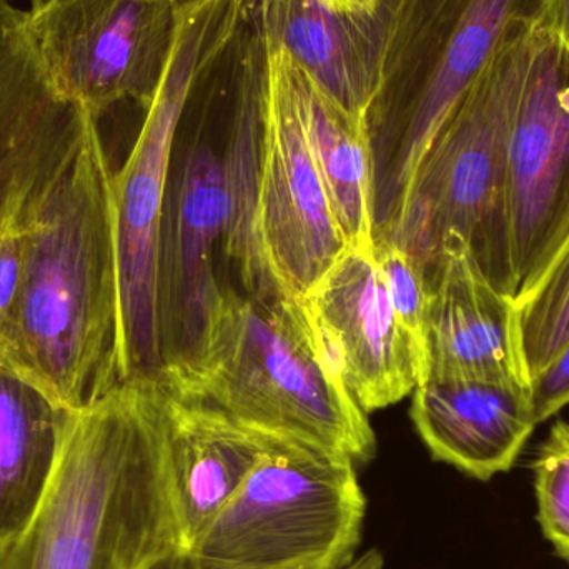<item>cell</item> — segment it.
Returning a JSON list of instances; mask_svg holds the SVG:
<instances>
[{"mask_svg":"<svg viewBox=\"0 0 569 569\" xmlns=\"http://www.w3.org/2000/svg\"><path fill=\"white\" fill-rule=\"evenodd\" d=\"M113 172L99 120L23 226L19 293L0 363L63 410L122 383Z\"/></svg>","mask_w":569,"mask_h":569,"instance_id":"cell-1","label":"cell"},{"mask_svg":"<svg viewBox=\"0 0 569 569\" xmlns=\"http://www.w3.org/2000/svg\"><path fill=\"white\" fill-rule=\"evenodd\" d=\"M26 223L19 219H0V341L6 335L10 313L19 293Z\"/></svg>","mask_w":569,"mask_h":569,"instance_id":"cell-23","label":"cell"},{"mask_svg":"<svg viewBox=\"0 0 569 569\" xmlns=\"http://www.w3.org/2000/svg\"><path fill=\"white\" fill-rule=\"evenodd\" d=\"M166 435L173 517L180 548L187 551L277 440L167 391Z\"/></svg>","mask_w":569,"mask_h":569,"instance_id":"cell-17","label":"cell"},{"mask_svg":"<svg viewBox=\"0 0 569 569\" xmlns=\"http://www.w3.org/2000/svg\"><path fill=\"white\" fill-rule=\"evenodd\" d=\"M343 569H383V557H381L380 551L370 550L363 557L355 558Z\"/></svg>","mask_w":569,"mask_h":569,"instance_id":"cell-28","label":"cell"},{"mask_svg":"<svg viewBox=\"0 0 569 569\" xmlns=\"http://www.w3.org/2000/svg\"><path fill=\"white\" fill-rule=\"evenodd\" d=\"M50 82L26 10L0 0V219L29 220L86 130Z\"/></svg>","mask_w":569,"mask_h":569,"instance_id":"cell-12","label":"cell"},{"mask_svg":"<svg viewBox=\"0 0 569 569\" xmlns=\"http://www.w3.org/2000/svg\"><path fill=\"white\" fill-rule=\"evenodd\" d=\"M410 417L431 457L475 480L507 473L538 427L531 385L425 380Z\"/></svg>","mask_w":569,"mask_h":569,"instance_id":"cell-16","label":"cell"},{"mask_svg":"<svg viewBox=\"0 0 569 569\" xmlns=\"http://www.w3.org/2000/svg\"><path fill=\"white\" fill-rule=\"evenodd\" d=\"M517 303L525 361L533 381L569 347V239L533 290Z\"/></svg>","mask_w":569,"mask_h":569,"instance_id":"cell-20","label":"cell"},{"mask_svg":"<svg viewBox=\"0 0 569 569\" xmlns=\"http://www.w3.org/2000/svg\"><path fill=\"white\" fill-rule=\"evenodd\" d=\"M345 12L371 13L383 3V0H331Z\"/></svg>","mask_w":569,"mask_h":569,"instance_id":"cell-27","label":"cell"},{"mask_svg":"<svg viewBox=\"0 0 569 569\" xmlns=\"http://www.w3.org/2000/svg\"><path fill=\"white\" fill-rule=\"evenodd\" d=\"M301 303L365 413L398 403L423 383V350L391 305L375 249L348 247Z\"/></svg>","mask_w":569,"mask_h":569,"instance_id":"cell-11","label":"cell"},{"mask_svg":"<svg viewBox=\"0 0 569 569\" xmlns=\"http://www.w3.org/2000/svg\"><path fill=\"white\" fill-rule=\"evenodd\" d=\"M30 2V37L63 99L96 120L122 102L152 103L182 0Z\"/></svg>","mask_w":569,"mask_h":569,"instance_id":"cell-8","label":"cell"},{"mask_svg":"<svg viewBox=\"0 0 569 569\" xmlns=\"http://www.w3.org/2000/svg\"><path fill=\"white\" fill-rule=\"evenodd\" d=\"M537 23L517 27L431 142L387 229L425 270L447 237L471 247L495 287L517 300L507 219L508 147Z\"/></svg>","mask_w":569,"mask_h":569,"instance_id":"cell-4","label":"cell"},{"mask_svg":"<svg viewBox=\"0 0 569 569\" xmlns=\"http://www.w3.org/2000/svg\"><path fill=\"white\" fill-rule=\"evenodd\" d=\"M357 468L277 440L183 553L196 569H343L357 558L367 517Z\"/></svg>","mask_w":569,"mask_h":569,"instance_id":"cell-7","label":"cell"},{"mask_svg":"<svg viewBox=\"0 0 569 569\" xmlns=\"http://www.w3.org/2000/svg\"><path fill=\"white\" fill-rule=\"evenodd\" d=\"M177 550L166 390L139 378L69 411L49 483L0 569H146Z\"/></svg>","mask_w":569,"mask_h":569,"instance_id":"cell-2","label":"cell"},{"mask_svg":"<svg viewBox=\"0 0 569 569\" xmlns=\"http://www.w3.org/2000/svg\"><path fill=\"white\" fill-rule=\"evenodd\" d=\"M401 0H383L371 13L345 12L331 0H256L266 46L337 100L368 117L383 77Z\"/></svg>","mask_w":569,"mask_h":569,"instance_id":"cell-14","label":"cell"},{"mask_svg":"<svg viewBox=\"0 0 569 569\" xmlns=\"http://www.w3.org/2000/svg\"><path fill=\"white\" fill-rule=\"evenodd\" d=\"M538 425L550 420L569 405V347L547 370L531 381Z\"/></svg>","mask_w":569,"mask_h":569,"instance_id":"cell-24","label":"cell"},{"mask_svg":"<svg viewBox=\"0 0 569 569\" xmlns=\"http://www.w3.org/2000/svg\"><path fill=\"white\" fill-rule=\"evenodd\" d=\"M545 0H401L377 99L375 233L390 226L437 133L501 43L538 22Z\"/></svg>","mask_w":569,"mask_h":569,"instance_id":"cell-6","label":"cell"},{"mask_svg":"<svg viewBox=\"0 0 569 569\" xmlns=\"http://www.w3.org/2000/svg\"><path fill=\"white\" fill-rule=\"evenodd\" d=\"M67 415L0 363V553L19 537L42 498Z\"/></svg>","mask_w":569,"mask_h":569,"instance_id":"cell-19","label":"cell"},{"mask_svg":"<svg viewBox=\"0 0 569 569\" xmlns=\"http://www.w3.org/2000/svg\"><path fill=\"white\" fill-rule=\"evenodd\" d=\"M229 189L223 153L197 142L170 187L162 256V331L166 363L189 350L222 283L216 253L226 237ZM166 367V365H163Z\"/></svg>","mask_w":569,"mask_h":569,"instance_id":"cell-15","label":"cell"},{"mask_svg":"<svg viewBox=\"0 0 569 569\" xmlns=\"http://www.w3.org/2000/svg\"><path fill=\"white\" fill-rule=\"evenodd\" d=\"M239 0H182L172 50L123 166L113 172L122 380H157L166 365L162 256L180 123L200 80L232 40Z\"/></svg>","mask_w":569,"mask_h":569,"instance_id":"cell-5","label":"cell"},{"mask_svg":"<svg viewBox=\"0 0 569 569\" xmlns=\"http://www.w3.org/2000/svg\"><path fill=\"white\" fill-rule=\"evenodd\" d=\"M146 569H196L190 558L183 551H170V553L163 555L159 560L153 561Z\"/></svg>","mask_w":569,"mask_h":569,"instance_id":"cell-26","label":"cell"},{"mask_svg":"<svg viewBox=\"0 0 569 569\" xmlns=\"http://www.w3.org/2000/svg\"><path fill=\"white\" fill-rule=\"evenodd\" d=\"M375 259L383 276L388 297L408 333L425 353L427 330L428 280L427 270L397 243L375 239ZM427 361V355H425Z\"/></svg>","mask_w":569,"mask_h":569,"instance_id":"cell-22","label":"cell"},{"mask_svg":"<svg viewBox=\"0 0 569 569\" xmlns=\"http://www.w3.org/2000/svg\"><path fill=\"white\" fill-rule=\"evenodd\" d=\"M425 380L531 385L513 297L495 287L467 240H443L427 269Z\"/></svg>","mask_w":569,"mask_h":569,"instance_id":"cell-13","label":"cell"},{"mask_svg":"<svg viewBox=\"0 0 569 569\" xmlns=\"http://www.w3.org/2000/svg\"><path fill=\"white\" fill-rule=\"evenodd\" d=\"M293 69L305 132L338 229L348 247L373 250L375 156L368 117L348 112Z\"/></svg>","mask_w":569,"mask_h":569,"instance_id":"cell-18","label":"cell"},{"mask_svg":"<svg viewBox=\"0 0 569 569\" xmlns=\"http://www.w3.org/2000/svg\"><path fill=\"white\" fill-rule=\"evenodd\" d=\"M538 27L569 50V0H545Z\"/></svg>","mask_w":569,"mask_h":569,"instance_id":"cell-25","label":"cell"},{"mask_svg":"<svg viewBox=\"0 0 569 569\" xmlns=\"http://www.w3.org/2000/svg\"><path fill=\"white\" fill-rule=\"evenodd\" d=\"M257 232L283 297L301 301L348 249L301 119L295 69L267 47Z\"/></svg>","mask_w":569,"mask_h":569,"instance_id":"cell-9","label":"cell"},{"mask_svg":"<svg viewBox=\"0 0 569 569\" xmlns=\"http://www.w3.org/2000/svg\"><path fill=\"white\" fill-rule=\"evenodd\" d=\"M507 219L520 301L569 239V50L538 23L511 126Z\"/></svg>","mask_w":569,"mask_h":569,"instance_id":"cell-10","label":"cell"},{"mask_svg":"<svg viewBox=\"0 0 569 569\" xmlns=\"http://www.w3.org/2000/svg\"><path fill=\"white\" fill-rule=\"evenodd\" d=\"M538 523L561 560L569 563V421L557 420L533 461Z\"/></svg>","mask_w":569,"mask_h":569,"instance_id":"cell-21","label":"cell"},{"mask_svg":"<svg viewBox=\"0 0 569 569\" xmlns=\"http://www.w3.org/2000/svg\"><path fill=\"white\" fill-rule=\"evenodd\" d=\"M157 380L176 400L212 408L273 440L357 467L377 453L367 413L341 383L301 301L222 284L196 343L167 361Z\"/></svg>","mask_w":569,"mask_h":569,"instance_id":"cell-3","label":"cell"}]
</instances>
